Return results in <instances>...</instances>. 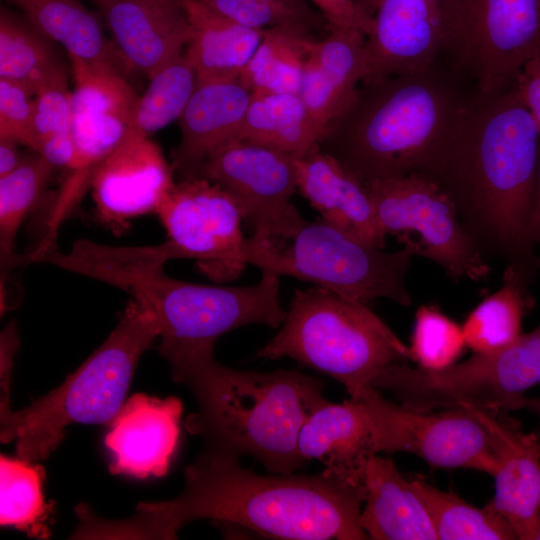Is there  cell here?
<instances>
[{
  "mask_svg": "<svg viewBox=\"0 0 540 540\" xmlns=\"http://www.w3.org/2000/svg\"><path fill=\"white\" fill-rule=\"evenodd\" d=\"M175 498L139 503L125 520L96 521L99 539H175L202 519L231 524L271 539L363 540L365 499L360 481L324 469L313 475H260L240 457L215 448L201 451L184 470Z\"/></svg>",
  "mask_w": 540,
  "mask_h": 540,
  "instance_id": "6da1fadb",
  "label": "cell"
},
{
  "mask_svg": "<svg viewBox=\"0 0 540 540\" xmlns=\"http://www.w3.org/2000/svg\"><path fill=\"white\" fill-rule=\"evenodd\" d=\"M540 132L515 83L467 102L434 176L480 254L538 273L529 237Z\"/></svg>",
  "mask_w": 540,
  "mask_h": 540,
  "instance_id": "7a4b0ae2",
  "label": "cell"
},
{
  "mask_svg": "<svg viewBox=\"0 0 540 540\" xmlns=\"http://www.w3.org/2000/svg\"><path fill=\"white\" fill-rule=\"evenodd\" d=\"M467 102L434 65L363 80L318 145L363 185L411 174L433 179Z\"/></svg>",
  "mask_w": 540,
  "mask_h": 540,
  "instance_id": "3957f363",
  "label": "cell"
},
{
  "mask_svg": "<svg viewBox=\"0 0 540 540\" xmlns=\"http://www.w3.org/2000/svg\"><path fill=\"white\" fill-rule=\"evenodd\" d=\"M173 259L166 242L156 246L99 244L90 253L86 272L129 293L154 316L158 352L172 377L213 356L216 340L236 328L262 324L280 326L287 311L280 302L278 276L262 272L257 284L216 286L191 283L166 274Z\"/></svg>",
  "mask_w": 540,
  "mask_h": 540,
  "instance_id": "277c9868",
  "label": "cell"
},
{
  "mask_svg": "<svg viewBox=\"0 0 540 540\" xmlns=\"http://www.w3.org/2000/svg\"><path fill=\"white\" fill-rule=\"evenodd\" d=\"M174 380L195 397L198 411L185 424L205 446L254 457L273 474H292L307 462L299 440L309 417L327 402L323 380L291 370H236L213 356Z\"/></svg>",
  "mask_w": 540,
  "mask_h": 540,
  "instance_id": "5b68a950",
  "label": "cell"
},
{
  "mask_svg": "<svg viewBox=\"0 0 540 540\" xmlns=\"http://www.w3.org/2000/svg\"><path fill=\"white\" fill-rule=\"evenodd\" d=\"M156 337L153 314L132 298L105 341L62 384L19 411L0 409L1 442L15 441L18 458L36 463L60 445L67 426L109 424Z\"/></svg>",
  "mask_w": 540,
  "mask_h": 540,
  "instance_id": "8992f818",
  "label": "cell"
},
{
  "mask_svg": "<svg viewBox=\"0 0 540 540\" xmlns=\"http://www.w3.org/2000/svg\"><path fill=\"white\" fill-rule=\"evenodd\" d=\"M398 239L403 248L385 252L321 218L305 220L293 205L276 222L255 229L244 254L261 273L312 282L362 302L386 298L409 307L405 277L421 250L409 236Z\"/></svg>",
  "mask_w": 540,
  "mask_h": 540,
  "instance_id": "52a82bcc",
  "label": "cell"
},
{
  "mask_svg": "<svg viewBox=\"0 0 540 540\" xmlns=\"http://www.w3.org/2000/svg\"><path fill=\"white\" fill-rule=\"evenodd\" d=\"M281 325L257 355L327 374L354 399L375 389L386 368L411 360L409 346L364 302L323 287L296 289Z\"/></svg>",
  "mask_w": 540,
  "mask_h": 540,
  "instance_id": "ba28073f",
  "label": "cell"
},
{
  "mask_svg": "<svg viewBox=\"0 0 540 540\" xmlns=\"http://www.w3.org/2000/svg\"><path fill=\"white\" fill-rule=\"evenodd\" d=\"M443 48L453 69L477 93L493 94L515 83L540 50V0H439Z\"/></svg>",
  "mask_w": 540,
  "mask_h": 540,
  "instance_id": "9c48e42d",
  "label": "cell"
},
{
  "mask_svg": "<svg viewBox=\"0 0 540 540\" xmlns=\"http://www.w3.org/2000/svg\"><path fill=\"white\" fill-rule=\"evenodd\" d=\"M364 186L386 234L399 238L415 233L421 256L439 265L454 281L480 282L489 277L492 267L472 243L454 203L435 180L411 174Z\"/></svg>",
  "mask_w": 540,
  "mask_h": 540,
  "instance_id": "30bf717a",
  "label": "cell"
},
{
  "mask_svg": "<svg viewBox=\"0 0 540 540\" xmlns=\"http://www.w3.org/2000/svg\"><path fill=\"white\" fill-rule=\"evenodd\" d=\"M360 400L370 418L376 454L409 452L434 469L467 468L495 474L494 441L473 408L411 409L390 401L376 388Z\"/></svg>",
  "mask_w": 540,
  "mask_h": 540,
  "instance_id": "8fae6325",
  "label": "cell"
},
{
  "mask_svg": "<svg viewBox=\"0 0 540 540\" xmlns=\"http://www.w3.org/2000/svg\"><path fill=\"white\" fill-rule=\"evenodd\" d=\"M177 258L197 261L217 282L237 278L247 265L243 219L232 197L218 185L195 177L174 182L156 213Z\"/></svg>",
  "mask_w": 540,
  "mask_h": 540,
  "instance_id": "7c38bea8",
  "label": "cell"
},
{
  "mask_svg": "<svg viewBox=\"0 0 540 540\" xmlns=\"http://www.w3.org/2000/svg\"><path fill=\"white\" fill-rule=\"evenodd\" d=\"M197 177L228 193L253 231L285 215L297 191L294 155L237 139L213 151Z\"/></svg>",
  "mask_w": 540,
  "mask_h": 540,
  "instance_id": "4fadbf2b",
  "label": "cell"
},
{
  "mask_svg": "<svg viewBox=\"0 0 540 540\" xmlns=\"http://www.w3.org/2000/svg\"><path fill=\"white\" fill-rule=\"evenodd\" d=\"M174 170L149 137L127 133L97 166L91 181L96 216L115 232L134 217L157 213Z\"/></svg>",
  "mask_w": 540,
  "mask_h": 540,
  "instance_id": "5bb4252c",
  "label": "cell"
},
{
  "mask_svg": "<svg viewBox=\"0 0 540 540\" xmlns=\"http://www.w3.org/2000/svg\"><path fill=\"white\" fill-rule=\"evenodd\" d=\"M74 81L73 137L78 159L96 168L125 138L139 99L121 70L68 55Z\"/></svg>",
  "mask_w": 540,
  "mask_h": 540,
  "instance_id": "9a60e30c",
  "label": "cell"
},
{
  "mask_svg": "<svg viewBox=\"0 0 540 540\" xmlns=\"http://www.w3.org/2000/svg\"><path fill=\"white\" fill-rule=\"evenodd\" d=\"M443 39L439 0H382L365 36L364 80L429 69Z\"/></svg>",
  "mask_w": 540,
  "mask_h": 540,
  "instance_id": "2e32d148",
  "label": "cell"
},
{
  "mask_svg": "<svg viewBox=\"0 0 540 540\" xmlns=\"http://www.w3.org/2000/svg\"><path fill=\"white\" fill-rule=\"evenodd\" d=\"M473 409L492 435L497 458L494 496L485 506L502 516L518 539L535 540L540 517V438L525 432L508 413Z\"/></svg>",
  "mask_w": 540,
  "mask_h": 540,
  "instance_id": "e0dca14e",
  "label": "cell"
},
{
  "mask_svg": "<svg viewBox=\"0 0 540 540\" xmlns=\"http://www.w3.org/2000/svg\"><path fill=\"white\" fill-rule=\"evenodd\" d=\"M182 403L143 393L130 397L109 423L105 445L109 470L135 478L162 477L178 446Z\"/></svg>",
  "mask_w": 540,
  "mask_h": 540,
  "instance_id": "ac0fdd59",
  "label": "cell"
},
{
  "mask_svg": "<svg viewBox=\"0 0 540 540\" xmlns=\"http://www.w3.org/2000/svg\"><path fill=\"white\" fill-rule=\"evenodd\" d=\"M129 69L151 78L186 49L190 26L181 0L96 3Z\"/></svg>",
  "mask_w": 540,
  "mask_h": 540,
  "instance_id": "d6986e66",
  "label": "cell"
},
{
  "mask_svg": "<svg viewBox=\"0 0 540 540\" xmlns=\"http://www.w3.org/2000/svg\"><path fill=\"white\" fill-rule=\"evenodd\" d=\"M303 46L299 95L324 132L351 103L366 77L365 34L355 28L330 26L324 38L306 37Z\"/></svg>",
  "mask_w": 540,
  "mask_h": 540,
  "instance_id": "ffe728a7",
  "label": "cell"
},
{
  "mask_svg": "<svg viewBox=\"0 0 540 540\" xmlns=\"http://www.w3.org/2000/svg\"><path fill=\"white\" fill-rule=\"evenodd\" d=\"M297 191L321 219L350 236L383 249L387 234L363 184L315 145L294 155Z\"/></svg>",
  "mask_w": 540,
  "mask_h": 540,
  "instance_id": "44dd1931",
  "label": "cell"
},
{
  "mask_svg": "<svg viewBox=\"0 0 540 540\" xmlns=\"http://www.w3.org/2000/svg\"><path fill=\"white\" fill-rule=\"evenodd\" d=\"M251 97L238 79L197 83L179 118L181 137L172 168L180 179L197 177L213 151L236 139Z\"/></svg>",
  "mask_w": 540,
  "mask_h": 540,
  "instance_id": "7402d4cb",
  "label": "cell"
},
{
  "mask_svg": "<svg viewBox=\"0 0 540 540\" xmlns=\"http://www.w3.org/2000/svg\"><path fill=\"white\" fill-rule=\"evenodd\" d=\"M365 499L359 523L373 540L437 539L428 510L394 461L369 457L361 472Z\"/></svg>",
  "mask_w": 540,
  "mask_h": 540,
  "instance_id": "603a6c76",
  "label": "cell"
},
{
  "mask_svg": "<svg viewBox=\"0 0 540 540\" xmlns=\"http://www.w3.org/2000/svg\"><path fill=\"white\" fill-rule=\"evenodd\" d=\"M299 449L305 461L319 460L326 470L362 482L364 463L376 455L364 402L350 398L320 406L301 431Z\"/></svg>",
  "mask_w": 540,
  "mask_h": 540,
  "instance_id": "cb8c5ba5",
  "label": "cell"
},
{
  "mask_svg": "<svg viewBox=\"0 0 540 540\" xmlns=\"http://www.w3.org/2000/svg\"><path fill=\"white\" fill-rule=\"evenodd\" d=\"M190 37L185 53L198 82L238 79L260 44L264 30L243 26L202 0H181Z\"/></svg>",
  "mask_w": 540,
  "mask_h": 540,
  "instance_id": "d4e9b609",
  "label": "cell"
},
{
  "mask_svg": "<svg viewBox=\"0 0 540 540\" xmlns=\"http://www.w3.org/2000/svg\"><path fill=\"white\" fill-rule=\"evenodd\" d=\"M19 8L43 35L61 44L68 55L125 72L127 65L98 18L80 0H6Z\"/></svg>",
  "mask_w": 540,
  "mask_h": 540,
  "instance_id": "484cf974",
  "label": "cell"
},
{
  "mask_svg": "<svg viewBox=\"0 0 540 540\" xmlns=\"http://www.w3.org/2000/svg\"><path fill=\"white\" fill-rule=\"evenodd\" d=\"M537 274L506 264L501 287L482 300L461 326L473 353L497 351L522 335V320L533 308L530 285Z\"/></svg>",
  "mask_w": 540,
  "mask_h": 540,
  "instance_id": "4316f807",
  "label": "cell"
},
{
  "mask_svg": "<svg viewBox=\"0 0 540 540\" xmlns=\"http://www.w3.org/2000/svg\"><path fill=\"white\" fill-rule=\"evenodd\" d=\"M322 134L299 94L252 93L236 139L299 155Z\"/></svg>",
  "mask_w": 540,
  "mask_h": 540,
  "instance_id": "83f0119b",
  "label": "cell"
},
{
  "mask_svg": "<svg viewBox=\"0 0 540 540\" xmlns=\"http://www.w3.org/2000/svg\"><path fill=\"white\" fill-rule=\"evenodd\" d=\"M48 39L27 19L21 20L1 6L0 78L18 82L35 95L42 86L67 73Z\"/></svg>",
  "mask_w": 540,
  "mask_h": 540,
  "instance_id": "f1b7e54d",
  "label": "cell"
},
{
  "mask_svg": "<svg viewBox=\"0 0 540 540\" xmlns=\"http://www.w3.org/2000/svg\"><path fill=\"white\" fill-rule=\"evenodd\" d=\"M311 34L274 27L264 34L253 56L238 77L252 93L299 94L303 60V42Z\"/></svg>",
  "mask_w": 540,
  "mask_h": 540,
  "instance_id": "f546056e",
  "label": "cell"
},
{
  "mask_svg": "<svg viewBox=\"0 0 540 540\" xmlns=\"http://www.w3.org/2000/svg\"><path fill=\"white\" fill-rule=\"evenodd\" d=\"M411 480L428 510L437 539H518L510 524L486 506L476 508L458 495L436 488L419 475Z\"/></svg>",
  "mask_w": 540,
  "mask_h": 540,
  "instance_id": "4dcf8cb0",
  "label": "cell"
},
{
  "mask_svg": "<svg viewBox=\"0 0 540 540\" xmlns=\"http://www.w3.org/2000/svg\"><path fill=\"white\" fill-rule=\"evenodd\" d=\"M44 468L20 458L0 457V523L13 526L29 537L50 535L46 521L52 505L42 493Z\"/></svg>",
  "mask_w": 540,
  "mask_h": 540,
  "instance_id": "1f68e13d",
  "label": "cell"
},
{
  "mask_svg": "<svg viewBox=\"0 0 540 540\" xmlns=\"http://www.w3.org/2000/svg\"><path fill=\"white\" fill-rule=\"evenodd\" d=\"M139 96L128 133L141 137L179 120L196 86L198 78L185 51L159 70Z\"/></svg>",
  "mask_w": 540,
  "mask_h": 540,
  "instance_id": "d6a6232c",
  "label": "cell"
},
{
  "mask_svg": "<svg viewBox=\"0 0 540 540\" xmlns=\"http://www.w3.org/2000/svg\"><path fill=\"white\" fill-rule=\"evenodd\" d=\"M54 167L40 154L23 157L20 165L0 178V253L5 266L12 258L19 226L49 183Z\"/></svg>",
  "mask_w": 540,
  "mask_h": 540,
  "instance_id": "836d02e7",
  "label": "cell"
},
{
  "mask_svg": "<svg viewBox=\"0 0 540 540\" xmlns=\"http://www.w3.org/2000/svg\"><path fill=\"white\" fill-rule=\"evenodd\" d=\"M233 21L254 29L282 27L312 35L314 30L330 28L308 0H202Z\"/></svg>",
  "mask_w": 540,
  "mask_h": 540,
  "instance_id": "e575fe53",
  "label": "cell"
},
{
  "mask_svg": "<svg viewBox=\"0 0 540 540\" xmlns=\"http://www.w3.org/2000/svg\"><path fill=\"white\" fill-rule=\"evenodd\" d=\"M466 343L462 328L433 305H421L409 346L411 360L427 370H442L460 358Z\"/></svg>",
  "mask_w": 540,
  "mask_h": 540,
  "instance_id": "d590c367",
  "label": "cell"
},
{
  "mask_svg": "<svg viewBox=\"0 0 540 540\" xmlns=\"http://www.w3.org/2000/svg\"><path fill=\"white\" fill-rule=\"evenodd\" d=\"M72 91L68 74L42 86L34 95V127L38 154L46 148L68 145L73 137Z\"/></svg>",
  "mask_w": 540,
  "mask_h": 540,
  "instance_id": "8d00e7d4",
  "label": "cell"
},
{
  "mask_svg": "<svg viewBox=\"0 0 540 540\" xmlns=\"http://www.w3.org/2000/svg\"><path fill=\"white\" fill-rule=\"evenodd\" d=\"M0 138H9L38 152L34 127V95L22 84L0 78Z\"/></svg>",
  "mask_w": 540,
  "mask_h": 540,
  "instance_id": "74e56055",
  "label": "cell"
},
{
  "mask_svg": "<svg viewBox=\"0 0 540 540\" xmlns=\"http://www.w3.org/2000/svg\"><path fill=\"white\" fill-rule=\"evenodd\" d=\"M316 6L330 26L355 28L365 36L371 32L373 17L360 7L359 0H308Z\"/></svg>",
  "mask_w": 540,
  "mask_h": 540,
  "instance_id": "f35d334b",
  "label": "cell"
},
{
  "mask_svg": "<svg viewBox=\"0 0 540 540\" xmlns=\"http://www.w3.org/2000/svg\"><path fill=\"white\" fill-rule=\"evenodd\" d=\"M515 85L540 132V50L523 65Z\"/></svg>",
  "mask_w": 540,
  "mask_h": 540,
  "instance_id": "ab89813d",
  "label": "cell"
},
{
  "mask_svg": "<svg viewBox=\"0 0 540 540\" xmlns=\"http://www.w3.org/2000/svg\"><path fill=\"white\" fill-rule=\"evenodd\" d=\"M17 142L9 138H0V178L15 170L21 163Z\"/></svg>",
  "mask_w": 540,
  "mask_h": 540,
  "instance_id": "60d3db41",
  "label": "cell"
},
{
  "mask_svg": "<svg viewBox=\"0 0 540 540\" xmlns=\"http://www.w3.org/2000/svg\"><path fill=\"white\" fill-rule=\"evenodd\" d=\"M529 237L531 241L537 245L540 244V142H539V157L535 180L534 199L532 212L529 222Z\"/></svg>",
  "mask_w": 540,
  "mask_h": 540,
  "instance_id": "b9f144b4",
  "label": "cell"
},
{
  "mask_svg": "<svg viewBox=\"0 0 540 540\" xmlns=\"http://www.w3.org/2000/svg\"><path fill=\"white\" fill-rule=\"evenodd\" d=\"M521 409H526L532 412L538 418V427L534 431L540 438V397H525L521 404Z\"/></svg>",
  "mask_w": 540,
  "mask_h": 540,
  "instance_id": "7bdbcfd3",
  "label": "cell"
},
{
  "mask_svg": "<svg viewBox=\"0 0 540 540\" xmlns=\"http://www.w3.org/2000/svg\"><path fill=\"white\" fill-rule=\"evenodd\" d=\"M381 2L382 0H359V5L367 15L373 17L376 9Z\"/></svg>",
  "mask_w": 540,
  "mask_h": 540,
  "instance_id": "ee69618b",
  "label": "cell"
},
{
  "mask_svg": "<svg viewBox=\"0 0 540 540\" xmlns=\"http://www.w3.org/2000/svg\"><path fill=\"white\" fill-rule=\"evenodd\" d=\"M535 540H540V517H539V522H538V526H537Z\"/></svg>",
  "mask_w": 540,
  "mask_h": 540,
  "instance_id": "f6af8a7d",
  "label": "cell"
},
{
  "mask_svg": "<svg viewBox=\"0 0 540 540\" xmlns=\"http://www.w3.org/2000/svg\"><path fill=\"white\" fill-rule=\"evenodd\" d=\"M95 3H102V2H111V1H121V0H94Z\"/></svg>",
  "mask_w": 540,
  "mask_h": 540,
  "instance_id": "bcb514c9",
  "label": "cell"
},
{
  "mask_svg": "<svg viewBox=\"0 0 540 540\" xmlns=\"http://www.w3.org/2000/svg\"><path fill=\"white\" fill-rule=\"evenodd\" d=\"M84 507H86V506H81V507L78 508V510H77V515H78L79 511H80L82 508H84ZM78 517H79V516H78ZM72 538H75V537H74V533H73V535H72ZM75 539H76V538H75Z\"/></svg>",
  "mask_w": 540,
  "mask_h": 540,
  "instance_id": "7dc6e473",
  "label": "cell"
}]
</instances>
